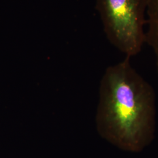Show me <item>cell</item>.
<instances>
[{
  "label": "cell",
  "instance_id": "obj_1",
  "mask_svg": "<svg viewBox=\"0 0 158 158\" xmlns=\"http://www.w3.org/2000/svg\"><path fill=\"white\" fill-rule=\"evenodd\" d=\"M130 57L106 70L100 89L97 129L102 138L131 152L152 141L155 130V95L131 66Z\"/></svg>",
  "mask_w": 158,
  "mask_h": 158
},
{
  "label": "cell",
  "instance_id": "obj_2",
  "mask_svg": "<svg viewBox=\"0 0 158 158\" xmlns=\"http://www.w3.org/2000/svg\"><path fill=\"white\" fill-rule=\"evenodd\" d=\"M110 42L126 56H135L145 43L147 0H96Z\"/></svg>",
  "mask_w": 158,
  "mask_h": 158
},
{
  "label": "cell",
  "instance_id": "obj_3",
  "mask_svg": "<svg viewBox=\"0 0 158 158\" xmlns=\"http://www.w3.org/2000/svg\"><path fill=\"white\" fill-rule=\"evenodd\" d=\"M147 14L148 29L145 32V43L155 52L158 72V0H147Z\"/></svg>",
  "mask_w": 158,
  "mask_h": 158
}]
</instances>
